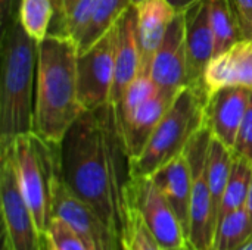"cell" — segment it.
<instances>
[{
	"instance_id": "6da1fadb",
	"label": "cell",
	"mask_w": 252,
	"mask_h": 250,
	"mask_svg": "<svg viewBox=\"0 0 252 250\" xmlns=\"http://www.w3.org/2000/svg\"><path fill=\"white\" fill-rule=\"evenodd\" d=\"M59 168L66 186L123 240L130 175L115 106L86 111L71 125L59 146Z\"/></svg>"
},
{
	"instance_id": "7a4b0ae2",
	"label": "cell",
	"mask_w": 252,
	"mask_h": 250,
	"mask_svg": "<svg viewBox=\"0 0 252 250\" xmlns=\"http://www.w3.org/2000/svg\"><path fill=\"white\" fill-rule=\"evenodd\" d=\"M77 43L52 34L38 43L32 133L61 146L71 125L86 112L78 100Z\"/></svg>"
},
{
	"instance_id": "3957f363",
	"label": "cell",
	"mask_w": 252,
	"mask_h": 250,
	"mask_svg": "<svg viewBox=\"0 0 252 250\" xmlns=\"http://www.w3.org/2000/svg\"><path fill=\"white\" fill-rule=\"evenodd\" d=\"M0 149H3L18 136L32 133L38 44L25 32L19 21L0 34Z\"/></svg>"
},
{
	"instance_id": "277c9868",
	"label": "cell",
	"mask_w": 252,
	"mask_h": 250,
	"mask_svg": "<svg viewBox=\"0 0 252 250\" xmlns=\"http://www.w3.org/2000/svg\"><path fill=\"white\" fill-rule=\"evenodd\" d=\"M205 84L183 87L151 134L142 153L128 161L130 177H151L171 159L185 153L193 136L204 127Z\"/></svg>"
},
{
	"instance_id": "5b68a950",
	"label": "cell",
	"mask_w": 252,
	"mask_h": 250,
	"mask_svg": "<svg viewBox=\"0 0 252 250\" xmlns=\"http://www.w3.org/2000/svg\"><path fill=\"white\" fill-rule=\"evenodd\" d=\"M19 186L43 236L52 221V180L59 167V146H52L34 133L18 136L12 141Z\"/></svg>"
},
{
	"instance_id": "8992f818",
	"label": "cell",
	"mask_w": 252,
	"mask_h": 250,
	"mask_svg": "<svg viewBox=\"0 0 252 250\" xmlns=\"http://www.w3.org/2000/svg\"><path fill=\"white\" fill-rule=\"evenodd\" d=\"M0 212L3 250H46L30 206L22 194L12 144L0 149Z\"/></svg>"
},
{
	"instance_id": "52a82bcc",
	"label": "cell",
	"mask_w": 252,
	"mask_h": 250,
	"mask_svg": "<svg viewBox=\"0 0 252 250\" xmlns=\"http://www.w3.org/2000/svg\"><path fill=\"white\" fill-rule=\"evenodd\" d=\"M211 137V133L202 127L185 150L192 171L188 242L195 250H213L217 228V215L213 206L207 177V159Z\"/></svg>"
},
{
	"instance_id": "ba28073f",
	"label": "cell",
	"mask_w": 252,
	"mask_h": 250,
	"mask_svg": "<svg viewBox=\"0 0 252 250\" xmlns=\"http://www.w3.org/2000/svg\"><path fill=\"white\" fill-rule=\"evenodd\" d=\"M50 211L52 218L63 220L90 250H123V240L89 203L66 186L59 167L52 180Z\"/></svg>"
},
{
	"instance_id": "9c48e42d",
	"label": "cell",
	"mask_w": 252,
	"mask_h": 250,
	"mask_svg": "<svg viewBox=\"0 0 252 250\" xmlns=\"http://www.w3.org/2000/svg\"><path fill=\"white\" fill-rule=\"evenodd\" d=\"M118 22L92 47L78 53L77 87L84 111H94L109 103L114 75Z\"/></svg>"
},
{
	"instance_id": "30bf717a",
	"label": "cell",
	"mask_w": 252,
	"mask_h": 250,
	"mask_svg": "<svg viewBox=\"0 0 252 250\" xmlns=\"http://www.w3.org/2000/svg\"><path fill=\"white\" fill-rule=\"evenodd\" d=\"M126 202L140 214L162 249L189 243L174 209L151 177H130L126 186Z\"/></svg>"
},
{
	"instance_id": "8fae6325",
	"label": "cell",
	"mask_w": 252,
	"mask_h": 250,
	"mask_svg": "<svg viewBox=\"0 0 252 250\" xmlns=\"http://www.w3.org/2000/svg\"><path fill=\"white\" fill-rule=\"evenodd\" d=\"M251 102L252 90L245 87H224L210 93L205 103L204 127L214 139L233 149Z\"/></svg>"
},
{
	"instance_id": "7c38bea8",
	"label": "cell",
	"mask_w": 252,
	"mask_h": 250,
	"mask_svg": "<svg viewBox=\"0 0 252 250\" xmlns=\"http://www.w3.org/2000/svg\"><path fill=\"white\" fill-rule=\"evenodd\" d=\"M188 57V85L204 84V74L214 57V34L208 0H195L183 9Z\"/></svg>"
},
{
	"instance_id": "4fadbf2b",
	"label": "cell",
	"mask_w": 252,
	"mask_h": 250,
	"mask_svg": "<svg viewBox=\"0 0 252 250\" xmlns=\"http://www.w3.org/2000/svg\"><path fill=\"white\" fill-rule=\"evenodd\" d=\"M149 75L161 90L179 91L188 85V57L183 10H179L159 49L157 50Z\"/></svg>"
},
{
	"instance_id": "5bb4252c",
	"label": "cell",
	"mask_w": 252,
	"mask_h": 250,
	"mask_svg": "<svg viewBox=\"0 0 252 250\" xmlns=\"http://www.w3.org/2000/svg\"><path fill=\"white\" fill-rule=\"evenodd\" d=\"M140 74V49L137 40V9L130 6L118 19V37L115 50V75L109 97L112 106H118L126 88Z\"/></svg>"
},
{
	"instance_id": "9a60e30c",
	"label": "cell",
	"mask_w": 252,
	"mask_h": 250,
	"mask_svg": "<svg viewBox=\"0 0 252 250\" xmlns=\"http://www.w3.org/2000/svg\"><path fill=\"white\" fill-rule=\"evenodd\" d=\"M204 84L208 93L224 87L252 90V40L242 38L214 56L205 69Z\"/></svg>"
},
{
	"instance_id": "2e32d148",
	"label": "cell",
	"mask_w": 252,
	"mask_h": 250,
	"mask_svg": "<svg viewBox=\"0 0 252 250\" xmlns=\"http://www.w3.org/2000/svg\"><path fill=\"white\" fill-rule=\"evenodd\" d=\"M137 9L140 74L149 75L151 65L179 10L168 0H145Z\"/></svg>"
},
{
	"instance_id": "e0dca14e",
	"label": "cell",
	"mask_w": 252,
	"mask_h": 250,
	"mask_svg": "<svg viewBox=\"0 0 252 250\" xmlns=\"http://www.w3.org/2000/svg\"><path fill=\"white\" fill-rule=\"evenodd\" d=\"M179 91L159 90L157 96L143 103L133 113V116L120 128L123 146L128 161L137 158L142 153L151 134L173 105Z\"/></svg>"
},
{
	"instance_id": "ac0fdd59",
	"label": "cell",
	"mask_w": 252,
	"mask_h": 250,
	"mask_svg": "<svg viewBox=\"0 0 252 250\" xmlns=\"http://www.w3.org/2000/svg\"><path fill=\"white\" fill-rule=\"evenodd\" d=\"M151 178L174 209L188 236L192 199V171L186 153H182L167 162L155 171Z\"/></svg>"
},
{
	"instance_id": "d6986e66",
	"label": "cell",
	"mask_w": 252,
	"mask_h": 250,
	"mask_svg": "<svg viewBox=\"0 0 252 250\" xmlns=\"http://www.w3.org/2000/svg\"><path fill=\"white\" fill-rule=\"evenodd\" d=\"M210 24L214 34V56L242 40L238 16L230 0H208Z\"/></svg>"
},
{
	"instance_id": "ffe728a7",
	"label": "cell",
	"mask_w": 252,
	"mask_h": 250,
	"mask_svg": "<svg viewBox=\"0 0 252 250\" xmlns=\"http://www.w3.org/2000/svg\"><path fill=\"white\" fill-rule=\"evenodd\" d=\"M232 162H233L232 149L224 146L217 139L211 137L210 147H208V159H207V177H208L213 206L217 217H219V208L223 199V193L229 181Z\"/></svg>"
},
{
	"instance_id": "44dd1931",
	"label": "cell",
	"mask_w": 252,
	"mask_h": 250,
	"mask_svg": "<svg viewBox=\"0 0 252 250\" xmlns=\"http://www.w3.org/2000/svg\"><path fill=\"white\" fill-rule=\"evenodd\" d=\"M252 240V220L245 206L219 220L213 250H241Z\"/></svg>"
},
{
	"instance_id": "7402d4cb",
	"label": "cell",
	"mask_w": 252,
	"mask_h": 250,
	"mask_svg": "<svg viewBox=\"0 0 252 250\" xmlns=\"http://www.w3.org/2000/svg\"><path fill=\"white\" fill-rule=\"evenodd\" d=\"M251 184L252 164H250L247 159H244L241 156H236L233 153L232 169H230L229 181H227V186H226V190L223 193V199H221V203H220V208H219L217 222L224 215L245 206Z\"/></svg>"
},
{
	"instance_id": "603a6c76",
	"label": "cell",
	"mask_w": 252,
	"mask_h": 250,
	"mask_svg": "<svg viewBox=\"0 0 252 250\" xmlns=\"http://www.w3.org/2000/svg\"><path fill=\"white\" fill-rule=\"evenodd\" d=\"M130 6V0H99L90 24L78 41V53L87 50L97 40H100Z\"/></svg>"
},
{
	"instance_id": "cb8c5ba5",
	"label": "cell",
	"mask_w": 252,
	"mask_h": 250,
	"mask_svg": "<svg viewBox=\"0 0 252 250\" xmlns=\"http://www.w3.org/2000/svg\"><path fill=\"white\" fill-rule=\"evenodd\" d=\"M99 0H61V18L56 32L72 38L77 46L87 29Z\"/></svg>"
},
{
	"instance_id": "d4e9b609",
	"label": "cell",
	"mask_w": 252,
	"mask_h": 250,
	"mask_svg": "<svg viewBox=\"0 0 252 250\" xmlns=\"http://www.w3.org/2000/svg\"><path fill=\"white\" fill-rule=\"evenodd\" d=\"M161 88L158 84L152 80L151 75L139 74L130 85L126 88L120 105L115 108L117 109V118H118V125L120 128L133 116V113L148 100H151L154 96L158 94Z\"/></svg>"
},
{
	"instance_id": "484cf974",
	"label": "cell",
	"mask_w": 252,
	"mask_h": 250,
	"mask_svg": "<svg viewBox=\"0 0 252 250\" xmlns=\"http://www.w3.org/2000/svg\"><path fill=\"white\" fill-rule=\"evenodd\" d=\"M123 245L130 250H162L154 234L148 230L140 214L127 205Z\"/></svg>"
},
{
	"instance_id": "4316f807",
	"label": "cell",
	"mask_w": 252,
	"mask_h": 250,
	"mask_svg": "<svg viewBox=\"0 0 252 250\" xmlns=\"http://www.w3.org/2000/svg\"><path fill=\"white\" fill-rule=\"evenodd\" d=\"M46 239V250H90L83 239L61 218L53 217Z\"/></svg>"
},
{
	"instance_id": "83f0119b",
	"label": "cell",
	"mask_w": 252,
	"mask_h": 250,
	"mask_svg": "<svg viewBox=\"0 0 252 250\" xmlns=\"http://www.w3.org/2000/svg\"><path fill=\"white\" fill-rule=\"evenodd\" d=\"M232 152L236 156H241L252 164V102L242 121V125L238 131Z\"/></svg>"
},
{
	"instance_id": "f1b7e54d",
	"label": "cell",
	"mask_w": 252,
	"mask_h": 250,
	"mask_svg": "<svg viewBox=\"0 0 252 250\" xmlns=\"http://www.w3.org/2000/svg\"><path fill=\"white\" fill-rule=\"evenodd\" d=\"M239 21L242 38L252 40V0H230Z\"/></svg>"
},
{
	"instance_id": "f546056e",
	"label": "cell",
	"mask_w": 252,
	"mask_h": 250,
	"mask_svg": "<svg viewBox=\"0 0 252 250\" xmlns=\"http://www.w3.org/2000/svg\"><path fill=\"white\" fill-rule=\"evenodd\" d=\"M21 0H0V34L18 21Z\"/></svg>"
},
{
	"instance_id": "4dcf8cb0",
	"label": "cell",
	"mask_w": 252,
	"mask_h": 250,
	"mask_svg": "<svg viewBox=\"0 0 252 250\" xmlns=\"http://www.w3.org/2000/svg\"><path fill=\"white\" fill-rule=\"evenodd\" d=\"M177 10H183L185 7H188L190 3H193L195 0H168Z\"/></svg>"
},
{
	"instance_id": "1f68e13d",
	"label": "cell",
	"mask_w": 252,
	"mask_h": 250,
	"mask_svg": "<svg viewBox=\"0 0 252 250\" xmlns=\"http://www.w3.org/2000/svg\"><path fill=\"white\" fill-rule=\"evenodd\" d=\"M245 209H247L250 218L252 220V184L251 189H250V193H248V197H247V202H245Z\"/></svg>"
},
{
	"instance_id": "d6a6232c",
	"label": "cell",
	"mask_w": 252,
	"mask_h": 250,
	"mask_svg": "<svg viewBox=\"0 0 252 250\" xmlns=\"http://www.w3.org/2000/svg\"><path fill=\"white\" fill-rule=\"evenodd\" d=\"M162 250H195L189 243L188 245H183V246H177V248H167V249Z\"/></svg>"
},
{
	"instance_id": "836d02e7",
	"label": "cell",
	"mask_w": 252,
	"mask_h": 250,
	"mask_svg": "<svg viewBox=\"0 0 252 250\" xmlns=\"http://www.w3.org/2000/svg\"><path fill=\"white\" fill-rule=\"evenodd\" d=\"M241 250H252V240L251 242H248V243H247V245H245V246H244Z\"/></svg>"
},
{
	"instance_id": "e575fe53",
	"label": "cell",
	"mask_w": 252,
	"mask_h": 250,
	"mask_svg": "<svg viewBox=\"0 0 252 250\" xmlns=\"http://www.w3.org/2000/svg\"><path fill=\"white\" fill-rule=\"evenodd\" d=\"M142 1H145V0H130V3H131L133 6H137V4H140Z\"/></svg>"
},
{
	"instance_id": "d590c367",
	"label": "cell",
	"mask_w": 252,
	"mask_h": 250,
	"mask_svg": "<svg viewBox=\"0 0 252 250\" xmlns=\"http://www.w3.org/2000/svg\"><path fill=\"white\" fill-rule=\"evenodd\" d=\"M123 250H130V249H128L127 246H124V245H123Z\"/></svg>"
}]
</instances>
